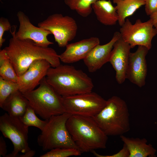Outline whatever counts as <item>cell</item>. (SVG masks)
I'll use <instances>...</instances> for the list:
<instances>
[{
  "label": "cell",
  "instance_id": "6da1fadb",
  "mask_svg": "<svg viewBox=\"0 0 157 157\" xmlns=\"http://www.w3.org/2000/svg\"><path fill=\"white\" fill-rule=\"evenodd\" d=\"M16 27L14 26L13 30H10L12 37L8 46L4 49L19 77L38 60H47L53 67L60 64L59 55L53 49L38 46L29 39L21 40L17 38Z\"/></svg>",
  "mask_w": 157,
  "mask_h": 157
},
{
  "label": "cell",
  "instance_id": "7a4b0ae2",
  "mask_svg": "<svg viewBox=\"0 0 157 157\" xmlns=\"http://www.w3.org/2000/svg\"><path fill=\"white\" fill-rule=\"evenodd\" d=\"M46 79L59 94L68 96L91 92L94 88L91 78L81 69L60 64L49 69Z\"/></svg>",
  "mask_w": 157,
  "mask_h": 157
},
{
  "label": "cell",
  "instance_id": "3957f363",
  "mask_svg": "<svg viewBox=\"0 0 157 157\" xmlns=\"http://www.w3.org/2000/svg\"><path fill=\"white\" fill-rule=\"evenodd\" d=\"M66 124L73 140L82 153L106 148L108 136L92 117L71 115Z\"/></svg>",
  "mask_w": 157,
  "mask_h": 157
},
{
  "label": "cell",
  "instance_id": "277c9868",
  "mask_svg": "<svg viewBox=\"0 0 157 157\" xmlns=\"http://www.w3.org/2000/svg\"><path fill=\"white\" fill-rule=\"evenodd\" d=\"M92 117L108 136L123 135L130 129L127 104L117 96H113L107 100L105 106Z\"/></svg>",
  "mask_w": 157,
  "mask_h": 157
},
{
  "label": "cell",
  "instance_id": "5b68a950",
  "mask_svg": "<svg viewBox=\"0 0 157 157\" xmlns=\"http://www.w3.org/2000/svg\"><path fill=\"white\" fill-rule=\"evenodd\" d=\"M23 94L36 114L44 120L65 113L62 96L47 82L46 77L38 88Z\"/></svg>",
  "mask_w": 157,
  "mask_h": 157
},
{
  "label": "cell",
  "instance_id": "8992f818",
  "mask_svg": "<svg viewBox=\"0 0 157 157\" xmlns=\"http://www.w3.org/2000/svg\"><path fill=\"white\" fill-rule=\"evenodd\" d=\"M71 115L65 113L53 116L47 120L37 142L44 151L56 148L79 149L73 140L66 126V122Z\"/></svg>",
  "mask_w": 157,
  "mask_h": 157
},
{
  "label": "cell",
  "instance_id": "52a82bcc",
  "mask_svg": "<svg viewBox=\"0 0 157 157\" xmlns=\"http://www.w3.org/2000/svg\"><path fill=\"white\" fill-rule=\"evenodd\" d=\"M65 113L71 115L93 117L106 105V100L92 91L62 96Z\"/></svg>",
  "mask_w": 157,
  "mask_h": 157
},
{
  "label": "cell",
  "instance_id": "ba28073f",
  "mask_svg": "<svg viewBox=\"0 0 157 157\" xmlns=\"http://www.w3.org/2000/svg\"><path fill=\"white\" fill-rule=\"evenodd\" d=\"M28 127L19 118L6 113L0 117V130L5 137L12 142L14 149L6 157H17L19 153H25L31 149L28 143Z\"/></svg>",
  "mask_w": 157,
  "mask_h": 157
},
{
  "label": "cell",
  "instance_id": "9c48e42d",
  "mask_svg": "<svg viewBox=\"0 0 157 157\" xmlns=\"http://www.w3.org/2000/svg\"><path fill=\"white\" fill-rule=\"evenodd\" d=\"M121 26L120 36L131 48L136 46H144L149 50L151 48L152 40L157 34V29L154 27L151 19L142 22L138 19L132 24L126 18Z\"/></svg>",
  "mask_w": 157,
  "mask_h": 157
},
{
  "label": "cell",
  "instance_id": "30bf717a",
  "mask_svg": "<svg viewBox=\"0 0 157 157\" xmlns=\"http://www.w3.org/2000/svg\"><path fill=\"white\" fill-rule=\"evenodd\" d=\"M38 26L49 31L60 47H66L76 37L78 26L75 20L68 16L55 13L38 24Z\"/></svg>",
  "mask_w": 157,
  "mask_h": 157
},
{
  "label": "cell",
  "instance_id": "8fae6325",
  "mask_svg": "<svg viewBox=\"0 0 157 157\" xmlns=\"http://www.w3.org/2000/svg\"><path fill=\"white\" fill-rule=\"evenodd\" d=\"M149 50L144 46H138L135 52L130 54L126 78L140 88L145 84L147 70L146 57Z\"/></svg>",
  "mask_w": 157,
  "mask_h": 157
},
{
  "label": "cell",
  "instance_id": "7c38bea8",
  "mask_svg": "<svg viewBox=\"0 0 157 157\" xmlns=\"http://www.w3.org/2000/svg\"><path fill=\"white\" fill-rule=\"evenodd\" d=\"M17 16L19 23L18 30L15 33L17 38L21 40H30L37 45L43 47H48L53 44L47 38L49 35L51 34V32L34 26L28 17L22 11H18Z\"/></svg>",
  "mask_w": 157,
  "mask_h": 157
},
{
  "label": "cell",
  "instance_id": "4fadbf2b",
  "mask_svg": "<svg viewBox=\"0 0 157 157\" xmlns=\"http://www.w3.org/2000/svg\"><path fill=\"white\" fill-rule=\"evenodd\" d=\"M50 63L45 59L35 61L28 69L19 77V90L24 94L35 89L41 80L46 77Z\"/></svg>",
  "mask_w": 157,
  "mask_h": 157
},
{
  "label": "cell",
  "instance_id": "5bb4252c",
  "mask_svg": "<svg viewBox=\"0 0 157 157\" xmlns=\"http://www.w3.org/2000/svg\"><path fill=\"white\" fill-rule=\"evenodd\" d=\"M131 48L121 36L115 42L109 62L115 72V78L120 84L126 79V74Z\"/></svg>",
  "mask_w": 157,
  "mask_h": 157
},
{
  "label": "cell",
  "instance_id": "9a60e30c",
  "mask_svg": "<svg viewBox=\"0 0 157 157\" xmlns=\"http://www.w3.org/2000/svg\"><path fill=\"white\" fill-rule=\"evenodd\" d=\"M120 36L119 32H115L109 42L103 45L98 44L92 50L83 60L89 72H95L109 62L113 45Z\"/></svg>",
  "mask_w": 157,
  "mask_h": 157
},
{
  "label": "cell",
  "instance_id": "2e32d148",
  "mask_svg": "<svg viewBox=\"0 0 157 157\" xmlns=\"http://www.w3.org/2000/svg\"><path fill=\"white\" fill-rule=\"evenodd\" d=\"M100 43L98 38L93 37L68 44L65 51L59 55L60 60L63 63L68 64L83 60Z\"/></svg>",
  "mask_w": 157,
  "mask_h": 157
},
{
  "label": "cell",
  "instance_id": "e0dca14e",
  "mask_svg": "<svg viewBox=\"0 0 157 157\" xmlns=\"http://www.w3.org/2000/svg\"><path fill=\"white\" fill-rule=\"evenodd\" d=\"M120 136L121 140L129 149V157L156 156V150L150 144H147L146 139L129 138L123 135Z\"/></svg>",
  "mask_w": 157,
  "mask_h": 157
},
{
  "label": "cell",
  "instance_id": "ac0fdd59",
  "mask_svg": "<svg viewBox=\"0 0 157 157\" xmlns=\"http://www.w3.org/2000/svg\"><path fill=\"white\" fill-rule=\"evenodd\" d=\"M97 20L106 26H113L118 21V15L115 7L110 0H97L92 6Z\"/></svg>",
  "mask_w": 157,
  "mask_h": 157
},
{
  "label": "cell",
  "instance_id": "d6986e66",
  "mask_svg": "<svg viewBox=\"0 0 157 157\" xmlns=\"http://www.w3.org/2000/svg\"><path fill=\"white\" fill-rule=\"evenodd\" d=\"M29 105L28 101L23 94L17 90L6 99L1 108L10 116L20 118Z\"/></svg>",
  "mask_w": 157,
  "mask_h": 157
},
{
  "label": "cell",
  "instance_id": "ffe728a7",
  "mask_svg": "<svg viewBox=\"0 0 157 157\" xmlns=\"http://www.w3.org/2000/svg\"><path fill=\"white\" fill-rule=\"evenodd\" d=\"M118 15V22L121 26L127 18L132 15L140 7L145 5L144 0H113Z\"/></svg>",
  "mask_w": 157,
  "mask_h": 157
},
{
  "label": "cell",
  "instance_id": "44dd1931",
  "mask_svg": "<svg viewBox=\"0 0 157 157\" xmlns=\"http://www.w3.org/2000/svg\"><path fill=\"white\" fill-rule=\"evenodd\" d=\"M19 76L4 49L0 51V77L18 83Z\"/></svg>",
  "mask_w": 157,
  "mask_h": 157
},
{
  "label": "cell",
  "instance_id": "7402d4cb",
  "mask_svg": "<svg viewBox=\"0 0 157 157\" xmlns=\"http://www.w3.org/2000/svg\"><path fill=\"white\" fill-rule=\"evenodd\" d=\"M97 0H64L65 3L72 10L80 16L86 17L92 10V5Z\"/></svg>",
  "mask_w": 157,
  "mask_h": 157
},
{
  "label": "cell",
  "instance_id": "603a6c76",
  "mask_svg": "<svg viewBox=\"0 0 157 157\" xmlns=\"http://www.w3.org/2000/svg\"><path fill=\"white\" fill-rule=\"evenodd\" d=\"M35 114L34 110L29 105L23 115L19 118L27 126H34L42 131L45 127L47 120L43 121L40 119L36 116Z\"/></svg>",
  "mask_w": 157,
  "mask_h": 157
},
{
  "label": "cell",
  "instance_id": "cb8c5ba5",
  "mask_svg": "<svg viewBox=\"0 0 157 157\" xmlns=\"http://www.w3.org/2000/svg\"><path fill=\"white\" fill-rule=\"evenodd\" d=\"M19 90L18 83L0 77V107L12 93Z\"/></svg>",
  "mask_w": 157,
  "mask_h": 157
},
{
  "label": "cell",
  "instance_id": "d4e9b609",
  "mask_svg": "<svg viewBox=\"0 0 157 157\" xmlns=\"http://www.w3.org/2000/svg\"><path fill=\"white\" fill-rule=\"evenodd\" d=\"M81 151L74 148H56L52 149L40 157H67L80 155Z\"/></svg>",
  "mask_w": 157,
  "mask_h": 157
},
{
  "label": "cell",
  "instance_id": "484cf974",
  "mask_svg": "<svg viewBox=\"0 0 157 157\" xmlns=\"http://www.w3.org/2000/svg\"><path fill=\"white\" fill-rule=\"evenodd\" d=\"M11 26L8 20L6 18L1 17L0 18V47H1L5 41L3 35L5 31H10Z\"/></svg>",
  "mask_w": 157,
  "mask_h": 157
},
{
  "label": "cell",
  "instance_id": "4316f807",
  "mask_svg": "<svg viewBox=\"0 0 157 157\" xmlns=\"http://www.w3.org/2000/svg\"><path fill=\"white\" fill-rule=\"evenodd\" d=\"M94 155L97 157H129V152L126 145L124 143L122 149L119 152L110 155H103L99 154L94 150L92 151Z\"/></svg>",
  "mask_w": 157,
  "mask_h": 157
},
{
  "label": "cell",
  "instance_id": "83f0119b",
  "mask_svg": "<svg viewBox=\"0 0 157 157\" xmlns=\"http://www.w3.org/2000/svg\"><path fill=\"white\" fill-rule=\"evenodd\" d=\"M146 14L150 16L157 11V0H144Z\"/></svg>",
  "mask_w": 157,
  "mask_h": 157
},
{
  "label": "cell",
  "instance_id": "f1b7e54d",
  "mask_svg": "<svg viewBox=\"0 0 157 157\" xmlns=\"http://www.w3.org/2000/svg\"><path fill=\"white\" fill-rule=\"evenodd\" d=\"M7 152L6 142L3 137L1 136L0 137V157H6Z\"/></svg>",
  "mask_w": 157,
  "mask_h": 157
},
{
  "label": "cell",
  "instance_id": "f546056e",
  "mask_svg": "<svg viewBox=\"0 0 157 157\" xmlns=\"http://www.w3.org/2000/svg\"><path fill=\"white\" fill-rule=\"evenodd\" d=\"M149 17L154 27L157 29V11Z\"/></svg>",
  "mask_w": 157,
  "mask_h": 157
},
{
  "label": "cell",
  "instance_id": "4dcf8cb0",
  "mask_svg": "<svg viewBox=\"0 0 157 157\" xmlns=\"http://www.w3.org/2000/svg\"><path fill=\"white\" fill-rule=\"evenodd\" d=\"M35 152V151L31 150L23 154H22L19 155L18 157H32L34 156Z\"/></svg>",
  "mask_w": 157,
  "mask_h": 157
}]
</instances>
